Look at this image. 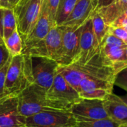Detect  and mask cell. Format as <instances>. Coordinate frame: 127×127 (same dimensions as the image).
I'll list each match as a JSON object with an SVG mask.
<instances>
[{
	"label": "cell",
	"mask_w": 127,
	"mask_h": 127,
	"mask_svg": "<svg viewBox=\"0 0 127 127\" xmlns=\"http://www.w3.org/2000/svg\"><path fill=\"white\" fill-rule=\"evenodd\" d=\"M77 1V0H60L56 15L57 26L63 25L72 12Z\"/></svg>",
	"instance_id": "cell-18"
},
{
	"label": "cell",
	"mask_w": 127,
	"mask_h": 127,
	"mask_svg": "<svg viewBox=\"0 0 127 127\" xmlns=\"http://www.w3.org/2000/svg\"><path fill=\"white\" fill-rule=\"evenodd\" d=\"M127 67V48L125 49V62H124V68Z\"/></svg>",
	"instance_id": "cell-35"
},
{
	"label": "cell",
	"mask_w": 127,
	"mask_h": 127,
	"mask_svg": "<svg viewBox=\"0 0 127 127\" xmlns=\"http://www.w3.org/2000/svg\"><path fill=\"white\" fill-rule=\"evenodd\" d=\"M25 118L18 111L0 116V127H25Z\"/></svg>",
	"instance_id": "cell-20"
},
{
	"label": "cell",
	"mask_w": 127,
	"mask_h": 127,
	"mask_svg": "<svg viewBox=\"0 0 127 127\" xmlns=\"http://www.w3.org/2000/svg\"><path fill=\"white\" fill-rule=\"evenodd\" d=\"M113 11L117 16H120L124 13L125 10L127 8V0H115L111 4H109Z\"/></svg>",
	"instance_id": "cell-26"
},
{
	"label": "cell",
	"mask_w": 127,
	"mask_h": 127,
	"mask_svg": "<svg viewBox=\"0 0 127 127\" xmlns=\"http://www.w3.org/2000/svg\"><path fill=\"white\" fill-rule=\"evenodd\" d=\"M11 58H12V56H10V57L9 58L7 63L4 65V67L1 69H0V99L7 95L5 94V92H4V83H5V77H6L7 71L9 66V64L10 63Z\"/></svg>",
	"instance_id": "cell-25"
},
{
	"label": "cell",
	"mask_w": 127,
	"mask_h": 127,
	"mask_svg": "<svg viewBox=\"0 0 127 127\" xmlns=\"http://www.w3.org/2000/svg\"><path fill=\"white\" fill-rule=\"evenodd\" d=\"M16 29V19L13 9L0 7V33L3 41Z\"/></svg>",
	"instance_id": "cell-16"
},
{
	"label": "cell",
	"mask_w": 127,
	"mask_h": 127,
	"mask_svg": "<svg viewBox=\"0 0 127 127\" xmlns=\"http://www.w3.org/2000/svg\"><path fill=\"white\" fill-rule=\"evenodd\" d=\"M109 32L112 35L115 36L118 39H121L125 44L127 45V31L124 28H113L110 27Z\"/></svg>",
	"instance_id": "cell-28"
},
{
	"label": "cell",
	"mask_w": 127,
	"mask_h": 127,
	"mask_svg": "<svg viewBox=\"0 0 127 127\" xmlns=\"http://www.w3.org/2000/svg\"><path fill=\"white\" fill-rule=\"evenodd\" d=\"M114 85L127 92V67L122 69L115 75Z\"/></svg>",
	"instance_id": "cell-23"
},
{
	"label": "cell",
	"mask_w": 127,
	"mask_h": 127,
	"mask_svg": "<svg viewBox=\"0 0 127 127\" xmlns=\"http://www.w3.org/2000/svg\"><path fill=\"white\" fill-rule=\"evenodd\" d=\"M80 47V54L75 63L80 65L88 63L93 57L101 51V48L100 47L94 33L92 17L82 26Z\"/></svg>",
	"instance_id": "cell-10"
},
{
	"label": "cell",
	"mask_w": 127,
	"mask_h": 127,
	"mask_svg": "<svg viewBox=\"0 0 127 127\" xmlns=\"http://www.w3.org/2000/svg\"><path fill=\"white\" fill-rule=\"evenodd\" d=\"M124 28L125 30H127V25H125V26L124 27Z\"/></svg>",
	"instance_id": "cell-39"
},
{
	"label": "cell",
	"mask_w": 127,
	"mask_h": 127,
	"mask_svg": "<svg viewBox=\"0 0 127 127\" xmlns=\"http://www.w3.org/2000/svg\"><path fill=\"white\" fill-rule=\"evenodd\" d=\"M1 43H4V42L3 41V39H2L1 35V33H0V44H1Z\"/></svg>",
	"instance_id": "cell-36"
},
{
	"label": "cell",
	"mask_w": 127,
	"mask_h": 127,
	"mask_svg": "<svg viewBox=\"0 0 127 127\" xmlns=\"http://www.w3.org/2000/svg\"><path fill=\"white\" fill-rule=\"evenodd\" d=\"M127 25V16L125 13H122L110 25V27L113 28H124Z\"/></svg>",
	"instance_id": "cell-30"
},
{
	"label": "cell",
	"mask_w": 127,
	"mask_h": 127,
	"mask_svg": "<svg viewBox=\"0 0 127 127\" xmlns=\"http://www.w3.org/2000/svg\"><path fill=\"white\" fill-rule=\"evenodd\" d=\"M101 52V51H100ZM57 73L79 93L81 81L88 77H98L115 82V72L112 67L104 65L101 53L97 54L88 63L80 65L74 63L68 65H58Z\"/></svg>",
	"instance_id": "cell-1"
},
{
	"label": "cell",
	"mask_w": 127,
	"mask_h": 127,
	"mask_svg": "<svg viewBox=\"0 0 127 127\" xmlns=\"http://www.w3.org/2000/svg\"><path fill=\"white\" fill-rule=\"evenodd\" d=\"M77 122H90L109 118L103 104V100L81 99L69 110Z\"/></svg>",
	"instance_id": "cell-9"
},
{
	"label": "cell",
	"mask_w": 127,
	"mask_h": 127,
	"mask_svg": "<svg viewBox=\"0 0 127 127\" xmlns=\"http://www.w3.org/2000/svg\"><path fill=\"white\" fill-rule=\"evenodd\" d=\"M0 7L12 8V0H0Z\"/></svg>",
	"instance_id": "cell-32"
},
{
	"label": "cell",
	"mask_w": 127,
	"mask_h": 127,
	"mask_svg": "<svg viewBox=\"0 0 127 127\" xmlns=\"http://www.w3.org/2000/svg\"><path fill=\"white\" fill-rule=\"evenodd\" d=\"M28 0H12V8L15 7L16 6L20 5L24 2L27 1Z\"/></svg>",
	"instance_id": "cell-33"
},
{
	"label": "cell",
	"mask_w": 127,
	"mask_h": 127,
	"mask_svg": "<svg viewBox=\"0 0 127 127\" xmlns=\"http://www.w3.org/2000/svg\"><path fill=\"white\" fill-rule=\"evenodd\" d=\"M103 46H108V47H127V45L125 44L121 39H118V37H116L115 36L112 35V33H110L109 32L108 33L104 43L103 45Z\"/></svg>",
	"instance_id": "cell-24"
},
{
	"label": "cell",
	"mask_w": 127,
	"mask_h": 127,
	"mask_svg": "<svg viewBox=\"0 0 127 127\" xmlns=\"http://www.w3.org/2000/svg\"><path fill=\"white\" fill-rule=\"evenodd\" d=\"M42 0H28L13 7L17 30L22 39L26 37L36 25L41 11Z\"/></svg>",
	"instance_id": "cell-7"
},
{
	"label": "cell",
	"mask_w": 127,
	"mask_h": 127,
	"mask_svg": "<svg viewBox=\"0 0 127 127\" xmlns=\"http://www.w3.org/2000/svg\"><path fill=\"white\" fill-rule=\"evenodd\" d=\"M120 126L119 124L115 122L112 119L106 118L90 122L80 121L77 123L76 127H119Z\"/></svg>",
	"instance_id": "cell-22"
},
{
	"label": "cell",
	"mask_w": 127,
	"mask_h": 127,
	"mask_svg": "<svg viewBox=\"0 0 127 127\" xmlns=\"http://www.w3.org/2000/svg\"><path fill=\"white\" fill-rule=\"evenodd\" d=\"M4 42L10 56L15 57L22 54L23 48L22 39L17 29L13 31L7 39H5Z\"/></svg>",
	"instance_id": "cell-19"
},
{
	"label": "cell",
	"mask_w": 127,
	"mask_h": 127,
	"mask_svg": "<svg viewBox=\"0 0 127 127\" xmlns=\"http://www.w3.org/2000/svg\"><path fill=\"white\" fill-rule=\"evenodd\" d=\"M97 0H77L72 12L61 26L77 29L95 13Z\"/></svg>",
	"instance_id": "cell-14"
},
{
	"label": "cell",
	"mask_w": 127,
	"mask_h": 127,
	"mask_svg": "<svg viewBox=\"0 0 127 127\" xmlns=\"http://www.w3.org/2000/svg\"><path fill=\"white\" fill-rule=\"evenodd\" d=\"M31 60L33 83L47 92L54 82L59 64L48 57H33Z\"/></svg>",
	"instance_id": "cell-8"
},
{
	"label": "cell",
	"mask_w": 127,
	"mask_h": 127,
	"mask_svg": "<svg viewBox=\"0 0 127 127\" xmlns=\"http://www.w3.org/2000/svg\"><path fill=\"white\" fill-rule=\"evenodd\" d=\"M121 98L123 100V101L126 103V105L127 106V94L124 95H122V96H120Z\"/></svg>",
	"instance_id": "cell-34"
},
{
	"label": "cell",
	"mask_w": 127,
	"mask_h": 127,
	"mask_svg": "<svg viewBox=\"0 0 127 127\" xmlns=\"http://www.w3.org/2000/svg\"><path fill=\"white\" fill-rule=\"evenodd\" d=\"M45 110H55L46 98V91L35 84L28 86L17 96L18 113L28 118Z\"/></svg>",
	"instance_id": "cell-3"
},
{
	"label": "cell",
	"mask_w": 127,
	"mask_h": 127,
	"mask_svg": "<svg viewBox=\"0 0 127 127\" xmlns=\"http://www.w3.org/2000/svg\"><path fill=\"white\" fill-rule=\"evenodd\" d=\"M92 25H93V29H94L95 37L97 39V41L100 47L101 48L109 33L110 26L106 23V22L102 18V16L96 11H95V13H93L92 16Z\"/></svg>",
	"instance_id": "cell-17"
},
{
	"label": "cell",
	"mask_w": 127,
	"mask_h": 127,
	"mask_svg": "<svg viewBox=\"0 0 127 127\" xmlns=\"http://www.w3.org/2000/svg\"><path fill=\"white\" fill-rule=\"evenodd\" d=\"M17 111V96L6 95L0 99V116Z\"/></svg>",
	"instance_id": "cell-21"
},
{
	"label": "cell",
	"mask_w": 127,
	"mask_h": 127,
	"mask_svg": "<svg viewBox=\"0 0 127 127\" xmlns=\"http://www.w3.org/2000/svg\"><path fill=\"white\" fill-rule=\"evenodd\" d=\"M46 98L55 110L69 111L82 98L63 77L57 73L54 82L46 92Z\"/></svg>",
	"instance_id": "cell-5"
},
{
	"label": "cell",
	"mask_w": 127,
	"mask_h": 127,
	"mask_svg": "<svg viewBox=\"0 0 127 127\" xmlns=\"http://www.w3.org/2000/svg\"><path fill=\"white\" fill-rule=\"evenodd\" d=\"M55 26L51 21L46 1L42 0L40 14L36 25L32 31L26 37L22 39L23 48L42 40L48 35L51 29Z\"/></svg>",
	"instance_id": "cell-13"
},
{
	"label": "cell",
	"mask_w": 127,
	"mask_h": 127,
	"mask_svg": "<svg viewBox=\"0 0 127 127\" xmlns=\"http://www.w3.org/2000/svg\"><path fill=\"white\" fill-rule=\"evenodd\" d=\"M63 33V26L53 27L42 40L23 48L22 54L31 57H48L58 63L62 53Z\"/></svg>",
	"instance_id": "cell-4"
},
{
	"label": "cell",
	"mask_w": 127,
	"mask_h": 127,
	"mask_svg": "<svg viewBox=\"0 0 127 127\" xmlns=\"http://www.w3.org/2000/svg\"><path fill=\"white\" fill-rule=\"evenodd\" d=\"M114 81L98 77L83 79L80 84L79 95L83 99L103 100L113 92Z\"/></svg>",
	"instance_id": "cell-12"
},
{
	"label": "cell",
	"mask_w": 127,
	"mask_h": 127,
	"mask_svg": "<svg viewBox=\"0 0 127 127\" xmlns=\"http://www.w3.org/2000/svg\"><path fill=\"white\" fill-rule=\"evenodd\" d=\"M10 57V54L7 49L4 43L0 44V69H1L4 65L7 63L9 58Z\"/></svg>",
	"instance_id": "cell-29"
},
{
	"label": "cell",
	"mask_w": 127,
	"mask_h": 127,
	"mask_svg": "<svg viewBox=\"0 0 127 127\" xmlns=\"http://www.w3.org/2000/svg\"><path fill=\"white\" fill-rule=\"evenodd\" d=\"M103 104L110 119L120 125H127V106L120 96L112 92L103 100Z\"/></svg>",
	"instance_id": "cell-15"
},
{
	"label": "cell",
	"mask_w": 127,
	"mask_h": 127,
	"mask_svg": "<svg viewBox=\"0 0 127 127\" xmlns=\"http://www.w3.org/2000/svg\"><path fill=\"white\" fill-rule=\"evenodd\" d=\"M47 6L49 10L50 16L51 21L54 25L57 26L56 25V15H57V10L58 7V4L60 2V0H45Z\"/></svg>",
	"instance_id": "cell-27"
},
{
	"label": "cell",
	"mask_w": 127,
	"mask_h": 127,
	"mask_svg": "<svg viewBox=\"0 0 127 127\" xmlns=\"http://www.w3.org/2000/svg\"><path fill=\"white\" fill-rule=\"evenodd\" d=\"M114 1H115V0H97L95 11H97L98 10H100V9H102V8H103L105 7L109 6V4H111Z\"/></svg>",
	"instance_id": "cell-31"
},
{
	"label": "cell",
	"mask_w": 127,
	"mask_h": 127,
	"mask_svg": "<svg viewBox=\"0 0 127 127\" xmlns=\"http://www.w3.org/2000/svg\"><path fill=\"white\" fill-rule=\"evenodd\" d=\"M119 127H127V125H121Z\"/></svg>",
	"instance_id": "cell-38"
},
{
	"label": "cell",
	"mask_w": 127,
	"mask_h": 127,
	"mask_svg": "<svg viewBox=\"0 0 127 127\" xmlns=\"http://www.w3.org/2000/svg\"><path fill=\"white\" fill-rule=\"evenodd\" d=\"M124 13H125V15L127 16V8L125 10V11H124Z\"/></svg>",
	"instance_id": "cell-37"
},
{
	"label": "cell",
	"mask_w": 127,
	"mask_h": 127,
	"mask_svg": "<svg viewBox=\"0 0 127 127\" xmlns=\"http://www.w3.org/2000/svg\"><path fill=\"white\" fill-rule=\"evenodd\" d=\"M32 83H33V79L31 57L23 54L12 57L5 77V94L18 96Z\"/></svg>",
	"instance_id": "cell-2"
},
{
	"label": "cell",
	"mask_w": 127,
	"mask_h": 127,
	"mask_svg": "<svg viewBox=\"0 0 127 127\" xmlns=\"http://www.w3.org/2000/svg\"><path fill=\"white\" fill-rule=\"evenodd\" d=\"M83 26V25H82ZM82 26L77 29L63 27L62 53L58 64L68 65L75 63L80 54V40Z\"/></svg>",
	"instance_id": "cell-11"
},
{
	"label": "cell",
	"mask_w": 127,
	"mask_h": 127,
	"mask_svg": "<svg viewBox=\"0 0 127 127\" xmlns=\"http://www.w3.org/2000/svg\"><path fill=\"white\" fill-rule=\"evenodd\" d=\"M77 121L69 111L45 110L25 118V127H76Z\"/></svg>",
	"instance_id": "cell-6"
}]
</instances>
